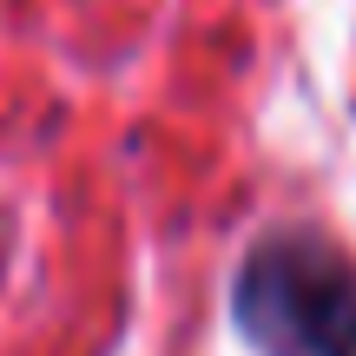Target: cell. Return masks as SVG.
Wrapping results in <instances>:
<instances>
[{"label": "cell", "mask_w": 356, "mask_h": 356, "mask_svg": "<svg viewBox=\"0 0 356 356\" xmlns=\"http://www.w3.org/2000/svg\"><path fill=\"white\" fill-rule=\"evenodd\" d=\"M251 356H356V257L323 231H270L231 270Z\"/></svg>", "instance_id": "6da1fadb"}]
</instances>
